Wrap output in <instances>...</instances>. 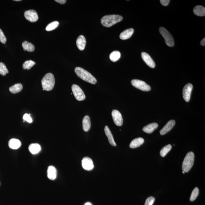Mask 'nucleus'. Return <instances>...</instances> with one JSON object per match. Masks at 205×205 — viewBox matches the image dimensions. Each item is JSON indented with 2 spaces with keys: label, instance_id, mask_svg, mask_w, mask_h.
Instances as JSON below:
<instances>
[{
  "label": "nucleus",
  "instance_id": "4be33fe9",
  "mask_svg": "<svg viewBox=\"0 0 205 205\" xmlns=\"http://www.w3.org/2000/svg\"><path fill=\"white\" fill-rule=\"evenodd\" d=\"M193 12L195 15L200 17H203L205 15V8L201 5L196 6L193 9Z\"/></svg>",
  "mask_w": 205,
  "mask_h": 205
},
{
  "label": "nucleus",
  "instance_id": "c756f323",
  "mask_svg": "<svg viewBox=\"0 0 205 205\" xmlns=\"http://www.w3.org/2000/svg\"><path fill=\"white\" fill-rule=\"evenodd\" d=\"M199 194V189L197 187L195 188L192 191L190 197L191 201H193L196 200Z\"/></svg>",
  "mask_w": 205,
  "mask_h": 205
},
{
  "label": "nucleus",
  "instance_id": "f03ea898",
  "mask_svg": "<svg viewBox=\"0 0 205 205\" xmlns=\"http://www.w3.org/2000/svg\"><path fill=\"white\" fill-rule=\"evenodd\" d=\"M122 20L123 17L121 16L116 15H106L102 18L101 23L103 26L109 28L120 22Z\"/></svg>",
  "mask_w": 205,
  "mask_h": 205
},
{
  "label": "nucleus",
  "instance_id": "39448f33",
  "mask_svg": "<svg viewBox=\"0 0 205 205\" xmlns=\"http://www.w3.org/2000/svg\"><path fill=\"white\" fill-rule=\"evenodd\" d=\"M159 31L161 35L164 38L166 44L170 47H173L174 45V41L173 37L169 31L163 27H161Z\"/></svg>",
  "mask_w": 205,
  "mask_h": 205
},
{
  "label": "nucleus",
  "instance_id": "c85d7f7f",
  "mask_svg": "<svg viewBox=\"0 0 205 205\" xmlns=\"http://www.w3.org/2000/svg\"><path fill=\"white\" fill-rule=\"evenodd\" d=\"M35 64V62L32 61V60H29V61H25L24 64H23V68L24 69L30 70Z\"/></svg>",
  "mask_w": 205,
  "mask_h": 205
},
{
  "label": "nucleus",
  "instance_id": "cd10ccee",
  "mask_svg": "<svg viewBox=\"0 0 205 205\" xmlns=\"http://www.w3.org/2000/svg\"><path fill=\"white\" fill-rule=\"evenodd\" d=\"M172 146L168 144L163 147L160 152V155L162 157H164L166 155L171 149Z\"/></svg>",
  "mask_w": 205,
  "mask_h": 205
},
{
  "label": "nucleus",
  "instance_id": "dca6fc26",
  "mask_svg": "<svg viewBox=\"0 0 205 205\" xmlns=\"http://www.w3.org/2000/svg\"><path fill=\"white\" fill-rule=\"evenodd\" d=\"M47 173H48V177L50 180H55L57 177V170L53 166H49Z\"/></svg>",
  "mask_w": 205,
  "mask_h": 205
},
{
  "label": "nucleus",
  "instance_id": "2eb2a0df",
  "mask_svg": "<svg viewBox=\"0 0 205 205\" xmlns=\"http://www.w3.org/2000/svg\"><path fill=\"white\" fill-rule=\"evenodd\" d=\"M134 30L133 28L128 29L122 32L120 34V38L123 40L128 39L134 33Z\"/></svg>",
  "mask_w": 205,
  "mask_h": 205
},
{
  "label": "nucleus",
  "instance_id": "f257e3e1",
  "mask_svg": "<svg viewBox=\"0 0 205 205\" xmlns=\"http://www.w3.org/2000/svg\"><path fill=\"white\" fill-rule=\"evenodd\" d=\"M74 71L78 77L82 80L92 84H95L97 82L96 79L88 71L81 67H77Z\"/></svg>",
  "mask_w": 205,
  "mask_h": 205
},
{
  "label": "nucleus",
  "instance_id": "f704fd0d",
  "mask_svg": "<svg viewBox=\"0 0 205 205\" xmlns=\"http://www.w3.org/2000/svg\"><path fill=\"white\" fill-rule=\"evenodd\" d=\"M160 3L163 6H166L168 5L169 3L170 2V0H161L160 1Z\"/></svg>",
  "mask_w": 205,
  "mask_h": 205
},
{
  "label": "nucleus",
  "instance_id": "0eeeda50",
  "mask_svg": "<svg viewBox=\"0 0 205 205\" xmlns=\"http://www.w3.org/2000/svg\"><path fill=\"white\" fill-rule=\"evenodd\" d=\"M71 89L74 97L78 101H83L85 100V94L81 89L78 86L74 84L71 87Z\"/></svg>",
  "mask_w": 205,
  "mask_h": 205
},
{
  "label": "nucleus",
  "instance_id": "72a5a7b5",
  "mask_svg": "<svg viewBox=\"0 0 205 205\" xmlns=\"http://www.w3.org/2000/svg\"><path fill=\"white\" fill-rule=\"evenodd\" d=\"M23 119L24 121H26L28 123L32 122V119L30 116V114H25L23 117Z\"/></svg>",
  "mask_w": 205,
  "mask_h": 205
},
{
  "label": "nucleus",
  "instance_id": "4468645a",
  "mask_svg": "<svg viewBox=\"0 0 205 205\" xmlns=\"http://www.w3.org/2000/svg\"><path fill=\"white\" fill-rule=\"evenodd\" d=\"M86 43L85 37L83 35H80L77 40V45L79 50L83 51L85 49Z\"/></svg>",
  "mask_w": 205,
  "mask_h": 205
},
{
  "label": "nucleus",
  "instance_id": "c9c22d12",
  "mask_svg": "<svg viewBox=\"0 0 205 205\" xmlns=\"http://www.w3.org/2000/svg\"><path fill=\"white\" fill-rule=\"evenodd\" d=\"M56 2L59 3L60 4H64L66 2V0H55Z\"/></svg>",
  "mask_w": 205,
  "mask_h": 205
},
{
  "label": "nucleus",
  "instance_id": "f3484780",
  "mask_svg": "<svg viewBox=\"0 0 205 205\" xmlns=\"http://www.w3.org/2000/svg\"><path fill=\"white\" fill-rule=\"evenodd\" d=\"M144 142V139L142 137H138V138L134 139L132 140L131 143H130V147L131 149L137 148L142 145Z\"/></svg>",
  "mask_w": 205,
  "mask_h": 205
},
{
  "label": "nucleus",
  "instance_id": "423d86ee",
  "mask_svg": "<svg viewBox=\"0 0 205 205\" xmlns=\"http://www.w3.org/2000/svg\"><path fill=\"white\" fill-rule=\"evenodd\" d=\"M132 85L135 88L143 91H149L151 87L144 81L138 80H133L131 81Z\"/></svg>",
  "mask_w": 205,
  "mask_h": 205
},
{
  "label": "nucleus",
  "instance_id": "aec40b11",
  "mask_svg": "<svg viewBox=\"0 0 205 205\" xmlns=\"http://www.w3.org/2000/svg\"><path fill=\"white\" fill-rule=\"evenodd\" d=\"M158 127V124L157 123H153L149 124L148 125L145 126L143 129V131L147 133H151L155 130Z\"/></svg>",
  "mask_w": 205,
  "mask_h": 205
},
{
  "label": "nucleus",
  "instance_id": "9d476101",
  "mask_svg": "<svg viewBox=\"0 0 205 205\" xmlns=\"http://www.w3.org/2000/svg\"><path fill=\"white\" fill-rule=\"evenodd\" d=\"M193 86L190 83H188L185 86L183 90V97L185 101L189 102L190 101L191 95L193 89Z\"/></svg>",
  "mask_w": 205,
  "mask_h": 205
},
{
  "label": "nucleus",
  "instance_id": "412c9836",
  "mask_svg": "<svg viewBox=\"0 0 205 205\" xmlns=\"http://www.w3.org/2000/svg\"><path fill=\"white\" fill-rule=\"evenodd\" d=\"M91 127V120L88 116H86L83 120V130L87 132L90 130Z\"/></svg>",
  "mask_w": 205,
  "mask_h": 205
},
{
  "label": "nucleus",
  "instance_id": "bb28decb",
  "mask_svg": "<svg viewBox=\"0 0 205 205\" xmlns=\"http://www.w3.org/2000/svg\"><path fill=\"white\" fill-rule=\"evenodd\" d=\"M59 25V23L58 21H53L47 25L46 28V30L47 31H52L56 28Z\"/></svg>",
  "mask_w": 205,
  "mask_h": 205
},
{
  "label": "nucleus",
  "instance_id": "9b49d317",
  "mask_svg": "<svg viewBox=\"0 0 205 205\" xmlns=\"http://www.w3.org/2000/svg\"><path fill=\"white\" fill-rule=\"evenodd\" d=\"M82 165L84 170H91L94 167V163L92 159L88 157H85L82 161Z\"/></svg>",
  "mask_w": 205,
  "mask_h": 205
},
{
  "label": "nucleus",
  "instance_id": "a878e982",
  "mask_svg": "<svg viewBox=\"0 0 205 205\" xmlns=\"http://www.w3.org/2000/svg\"><path fill=\"white\" fill-rule=\"evenodd\" d=\"M121 56V54L119 51H115L112 52L110 55V58L113 62H116L119 60Z\"/></svg>",
  "mask_w": 205,
  "mask_h": 205
},
{
  "label": "nucleus",
  "instance_id": "f8f14e48",
  "mask_svg": "<svg viewBox=\"0 0 205 205\" xmlns=\"http://www.w3.org/2000/svg\"><path fill=\"white\" fill-rule=\"evenodd\" d=\"M141 57L143 61L149 67L151 68H154L155 67V62L149 54L145 52L142 53Z\"/></svg>",
  "mask_w": 205,
  "mask_h": 205
},
{
  "label": "nucleus",
  "instance_id": "5701e85b",
  "mask_svg": "<svg viewBox=\"0 0 205 205\" xmlns=\"http://www.w3.org/2000/svg\"><path fill=\"white\" fill-rule=\"evenodd\" d=\"M29 150L30 152L33 154H37L41 150V146L37 143L30 144L29 147Z\"/></svg>",
  "mask_w": 205,
  "mask_h": 205
},
{
  "label": "nucleus",
  "instance_id": "a211bd4d",
  "mask_svg": "<svg viewBox=\"0 0 205 205\" xmlns=\"http://www.w3.org/2000/svg\"><path fill=\"white\" fill-rule=\"evenodd\" d=\"M104 130L106 135L108 138V141L109 142L110 144L113 146H116V144L115 142L114 138H113V134H112L109 127L107 126H106L104 128Z\"/></svg>",
  "mask_w": 205,
  "mask_h": 205
},
{
  "label": "nucleus",
  "instance_id": "1a4fd4ad",
  "mask_svg": "<svg viewBox=\"0 0 205 205\" xmlns=\"http://www.w3.org/2000/svg\"><path fill=\"white\" fill-rule=\"evenodd\" d=\"M111 114L114 124L118 126L122 125L123 119L122 116L120 112L117 110H113Z\"/></svg>",
  "mask_w": 205,
  "mask_h": 205
},
{
  "label": "nucleus",
  "instance_id": "2f4dec72",
  "mask_svg": "<svg viewBox=\"0 0 205 205\" xmlns=\"http://www.w3.org/2000/svg\"><path fill=\"white\" fill-rule=\"evenodd\" d=\"M6 41V37L4 35L2 30L0 29V41L3 44H5Z\"/></svg>",
  "mask_w": 205,
  "mask_h": 205
},
{
  "label": "nucleus",
  "instance_id": "e433bc0d",
  "mask_svg": "<svg viewBox=\"0 0 205 205\" xmlns=\"http://www.w3.org/2000/svg\"><path fill=\"white\" fill-rule=\"evenodd\" d=\"M200 44L203 46H205V38H203V40L200 41Z\"/></svg>",
  "mask_w": 205,
  "mask_h": 205
},
{
  "label": "nucleus",
  "instance_id": "7c9ffc66",
  "mask_svg": "<svg viewBox=\"0 0 205 205\" xmlns=\"http://www.w3.org/2000/svg\"><path fill=\"white\" fill-rule=\"evenodd\" d=\"M8 73V70L5 64L3 63L0 62V74L4 76Z\"/></svg>",
  "mask_w": 205,
  "mask_h": 205
},
{
  "label": "nucleus",
  "instance_id": "4c0bfd02",
  "mask_svg": "<svg viewBox=\"0 0 205 205\" xmlns=\"http://www.w3.org/2000/svg\"><path fill=\"white\" fill-rule=\"evenodd\" d=\"M85 205H92L91 204V203H85Z\"/></svg>",
  "mask_w": 205,
  "mask_h": 205
},
{
  "label": "nucleus",
  "instance_id": "393cba45",
  "mask_svg": "<svg viewBox=\"0 0 205 205\" xmlns=\"http://www.w3.org/2000/svg\"><path fill=\"white\" fill-rule=\"evenodd\" d=\"M22 47L24 51H27L28 52H33L35 50V47L32 44L26 41H24L22 43Z\"/></svg>",
  "mask_w": 205,
  "mask_h": 205
},
{
  "label": "nucleus",
  "instance_id": "58836bf2",
  "mask_svg": "<svg viewBox=\"0 0 205 205\" xmlns=\"http://www.w3.org/2000/svg\"><path fill=\"white\" fill-rule=\"evenodd\" d=\"M15 1H21V0H15Z\"/></svg>",
  "mask_w": 205,
  "mask_h": 205
},
{
  "label": "nucleus",
  "instance_id": "7ed1b4c3",
  "mask_svg": "<svg viewBox=\"0 0 205 205\" xmlns=\"http://www.w3.org/2000/svg\"><path fill=\"white\" fill-rule=\"evenodd\" d=\"M41 85L44 91H51L55 85V78L51 73L46 74L41 80Z\"/></svg>",
  "mask_w": 205,
  "mask_h": 205
},
{
  "label": "nucleus",
  "instance_id": "b1692460",
  "mask_svg": "<svg viewBox=\"0 0 205 205\" xmlns=\"http://www.w3.org/2000/svg\"><path fill=\"white\" fill-rule=\"evenodd\" d=\"M23 88L22 84L20 83H18L10 87L9 90L11 92L12 94H15L20 92L22 91Z\"/></svg>",
  "mask_w": 205,
  "mask_h": 205
},
{
  "label": "nucleus",
  "instance_id": "6e6552de",
  "mask_svg": "<svg viewBox=\"0 0 205 205\" xmlns=\"http://www.w3.org/2000/svg\"><path fill=\"white\" fill-rule=\"evenodd\" d=\"M24 15L26 19L32 23L36 22L38 19V14L34 10H31L26 11Z\"/></svg>",
  "mask_w": 205,
  "mask_h": 205
},
{
  "label": "nucleus",
  "instance_id": "ea45409f",
  "mask_svg": "<svg viewBox=\"0 0 205 205\" xmlns=\"http://www.w3.org/2000/svg\"><path fill=\"white\" fill-rule=\"evenodd\" d=\"M182 173H183V174H184V173H185V172H184V171H182Z\"/></svg>",
  "mask_w": 205,
  "mask_h": 205
},
{
  "label": "nucleus",
  "instance_id": "6ab92c4d",
  "mask_svg": "<svg viewBox=\"0 0 205 205\" xmlns=\"http://www.w3.org/2000/svg\"><path fill=\"white\" fill-rule=\"evenodd\" d=\"M21 143L19 140L17 139H11L8 142L10 148L13 149H17L21 147Z\"/></svg>",
  "mask_w": 205,
  "mask_h": 205
},
{
  "label": "nucleus",
  "instance_id": "20e7f679",
  "mask_svg": "<svg viewBox=\"0 0 205 205\" xmlns=\"http://www.w3.org/2000/svg\"><path fill=\"white\" fill-rule=\"evenodd\" d=\"M194 160V155L192 152L187 153L183 160L182 166L183 171L185 173H187L193 167Z\"/></svg>",
  "mask_w": 205,
  "mask_h": 205
},
{
  "label": "nucleus",
  "instance_id": "ddd939ff",
  "mask_svg": "<svg viewBox=\"0 0 205 205\" xmlns=\"http://www.w3.org/2000/svg\"><path fill=\"white\" fill-rule=\"evenodd\" d=\"M176 124V122L174 120H170L163 128L160 131V134L161 135H164L166 133L170 131L172 128L174 127Z\"/></svg>",
  "mask_w": 205,
  "mask_h": 205
},
{
  "label": "nucleus",
  "instance_id": "473e14b6",
  "mask_svg": "<svg viewBox=\"0 0 205 205\" xmlns=\"http://www.w3.org/2000/svg\"><path fill=\"white\" fill-rule=\"evenodd\" d=\"M155 200V198L152 196L147 198L144 205H152Z\"/></svg>",
  "mask_w": 205,
  "mask_h": 205
}]
</instances>
